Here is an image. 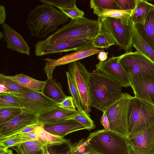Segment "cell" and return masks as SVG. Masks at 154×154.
I'll list each match as a JSON object with an SVG mask.
<instances>
[{"label":"cell","mask_w":154,"mask_h":154,"mask_svg":"<svg viewBox=\"0 0 154 154\" xmlns=\"http://www.w3.org/2000/svg\"><path fill=\"white\" fill-rule=\"evenodd\" d=\"M122 86L117 81L95 70L90 72L89 89L90 106L104 112L120 97Z\"/></svg>","instance_id":"obj_1"},{"label":"cell","mask_w":154,"mask_h":154,"mask_svg":"<svg viewBox=\"0 0 154 154\" xmlns=\"http://www.w3.org/2000/svg\"><path fill=\"white\" fill-rule=\"evenodd\" d=\"M69 18L60 10L43 3L30 11L26 24L32 36L42 38L56 30L58 26L66 22Z\"/></svg>","instance_id":"obj_2"},{"label":"cell","mask_w":154,"mask_h":154,"mask_svg":"<svg viewBox=\"0 0 154 154\" xmlns=\"http://www.w3.org/2000/svg\"><path fill=\"white\" fill-rule=\"evenodd\" d=\"M97 20L85 17L79 20L71 19L67 24L44 40L48 43L75 39L91 40L100 31Z\"/></svg>","instance_id":"obj_3"},{"label":"cell","mask_w":154,"mask_h":154,"mask_svg":"<svg viewBox=\"0 0 154 154\" xmlns=\"http://www.w3.org/2000/svg\"><path fill=\"white\" fill-rule=\"evenodd\" d=\"M86 140L101 154H128L127 138L110 130L97 131L91 133Z\"/></svg>","instance_id":"obj_4"},{"label":"cell","mask_w":154,"mask_h":154,"mask_svg":"<svg viewBox=\"0 0 154 154\" xmlns=\"http://www.w3.org/2000/svg\"><path fill=\"white\" fill-rule=\"evenodd\" d=\"M154 124V105L132 97L128 112V135L140 131Z\"/></svg>","instance_id":"obj_5"},{"label":"cell","mask_w":154,"mask_h":154,"mask_svg":"<svg viewBox=\"0 0 154 154\" xmlns=\"http://www.w3.org/2000/svg\"><path fill=\"white\" fill-rule=\"evenodd\" d=\"M102 30L109 34L119 50L126 52L131 51L133 34L131 25L123 24L118 18L110 17H98L97 20Z\"/></svg>","instance_id":"obj_6"},{"label":"cell","mask_w":154,"mask_h":154,"mask_svg":"<svg viewBox=\"0 0 154 154\" xmlns=\"http://www.w3.org/2000/svg\"><path fill=\"white\" fill-rule=\"evenodd\" d=\"M132 96L127 93H122L119 98L105 112L108 118L110 130L127 138L128 112Z\"/></svg>","instance_id":"obj_7"},{"label":"cell","mask_w":154,"mask_h":154,"mask_svg":"<svg viewBox=\"0 0 154 154\" xmlns=\"http://www.w3.org/2000/svg\"><path fill=\"white\" fill-rule=\"evenodd\" d=\"M93 46L92 39H75L48 43L44 40L40 41L35 45L36 56L72 51H79Z\"/></svg>","instance_id":"obj_8"},{"label":"cell","mask_w":154,"mask_h":154,"mask_svg":"<svg viewBox=\"0 0 154 154\" xmlns=\"http://www.w3.org/2000/svg\"><path fill=\"white\" fill-rule=\"evenodd\" d=\"M68 71L72 75L78 90L82 107L88 113L91 110L89 89L90 72L83 64L78 61L69 63Z\"/></svg>","instance_id":"obj_9"},{"label":"cell","mask_w":154,"mask_h":154,"mask_svg":"<svg viewBox=\"0 0 154 154\" xmlns=\"http://www.w3.org/2000/svg\"><path fill=\"white\" fill-rule=\"evenodd\" d=\"M22 102L25 110L38 115L58 106L53 101L44 95L41 91L30 90L27 92L17 93L11 92Z\"/></svg>","instance_id":"obj_10"},{"label":"cell","mask_w":154,"mask_h":154,"mask_svg":"<svg viewBox=\"0 0 154 154\" xmlns=\"http://www.w3.org/2000/svg\"><path fill=\"white\" fill-rule=\"evenodd\" d=\"M119 62L130 77L142 71L154 75V63L137 51L120 56Z\"/></svg>","instance_id":"obj_11"},{"label":"cell","mask_w":154,"mask_h":154,"mask_svg":"<svg viewBox=\"0 0 154 154\" xmlns=\"http://www.w3.org/2000/svg\"><path fill=\"white\" fill-rule=\"evenodd\" d=\"M130 78L134 97L154 105V75L142 71Z\"/></svg>","instance_id":"obj_12"},{"label":"cell","mask_w":154,"mask_h":154,"mask_svg":"<svg viewBox=\"0 0 154 154\" xmlns=\"http://www.w3.org/2000/svg\"><path fill=\"white\" fill-rule=\"evenodd\" d=\"M127 140L137 154H154V124L128 135Z\"/></svg>","instance_id":"obj_13"},{"label":"cell","mask_w":154,"mask_h":154,"mask_svg":"<svg viewBox=\"0 0 154 154\" xmlns=\"http://www.w3.org/2000/svg\"><path fill=\"white\" fill-rule=\"evenodd\" d=\"M103 51L104 50L100 49L93 46L85 50L67 54L57 59H45L47 62L44 68V71L48 79L52 78L54 70L57 66L77 61Z\"/></svg>","instance_id":"obj_14"},{"label":"cell","mask_w":154,"mask_h":154,"mask_svg":"<svg viewBox=\"0 0 154 154\" xmlns=\"http://www.w3.org/2000/svg\"><path fill=\"white\" fill-rule=\"evenodd\" d=\"M120 56L108 57L95 65L96 70L101 72L118 81L122 87L131 86L129 75L119 62Z\"/></svg>","instance_id":"obj_15"},{"label":"cell","mask_w":154,"mask_h":154,"mask_svg":"<svg viewBox=\"0 0 154 154\" xmlns=\"http://www.w3.org/2000/svg\"><path fill=\"white\" fill-rule=\"evenodd\" d=\"M19 115L5 123L0 124V138L8 136L26 126L39 123L38 115L23 109Z\"/></svg>","instance_id":"obj_16"},{"label":"cell","mask_w":154,"mask_h":154,"mask_svg":"<svg viewBox=\"0 0 154 154\" xmlns=\"http://www.w3.org/2000/svg\"><path fill=\"white\" fill-rule=\"evenodd\" d=\"M2 26L4 40L7 44V48L19 53L29 55L30 48L20 34L5 23Z\"/></svg>","instance_id":"obj_17"},{"label":"cell","mask_w":154,"mask_h":154,"mask_svg":"<svg viewBox=\"0 0 154 154\" xmlns=\"http://www.w3.org/2000/svg\"><path fill=\"white\" fill-rule=\"evenodd\" d=\"M79 112L77 110L66 109L58 106L38 115L37 120L42 125L56 123L73 119Z\"/></svg>","instance_id":"obj_18"},{"label":"cell","mask_w":154,"mask_h":154,"mask_svg":"<svg viewBox=\"0 0 154 154\" xmlns=\"http://www.w3.org/2000/svg\"><path fill=\"white\" fill-rule=\"evenodd\" d=\"M44 129L54 135L64 137L70 133L86 129V127L73 119L56 123L43 125Z\"/></svg>","instance_id":"obj_19"},{"label":"cell","mask_w":154,"mask_h":154,"mask_svg":"<svg viewBox=\"0 0 154 154\" xmlns=\"http://www.w3.org/2000/svg\"><path fill=\"white\" fill-rule=\"evenodd\" d=\"M129 21L133 34L132 46L136 49L137 51L154 63V52L140 35L131 17Z\"/></svg>","instance_id":"obj_20"},{"label":"cell","mask_w":154,"mask_h":154,"mask_svg":"<svg viewBox=\"0 0 154 154\" xmlns=\"http://www.w3.org/2000/svg\"><path fill=\"white\" fill-rule=\"evenodd\" d=\"M43 89L41 91L45 96L57 104L61 102L66 97L60 84L52 78L45 81Z\"/></svg>","instance_id":"obj_21"},{"label":"cell","mask_w":154,"mask_h":154,"mask_svg":"<svg viewBox=\"0 0 154 154\" xmlns=\"http://www.w3.org/2000/svg\"><path fill=\"white\" fill-rule=\"evenodd\" d=\"M134 25L142 38L154 52V8L149 14L144 25Z\"/></svg>","instance_id":"obj_22"},{"label":"cell","mask_w":154,"mask_h":154,"mask_svg":"<svg viewBox=\"0 0 154 154\" xmlns=\"http://www.w3.org/2000/svg\"><path fill=\"white\" fill-rule=\"evenodd\" d=\"M38 141L43 146L47 147L54 145L62 144L70 142L64 137L52 134L46 131L43 125L37 126L34 130Z\"/></svg>","instance_id":"obj_23"},{"label":"cell","mask_w":154,"mask_h":154,"mask_svg":"<svg viewBox=\"0 0 154 154\" xmlns=\"http://www.w3.org/2000/svg\"><path fill=\"white\" fill-rule=\"evenodd\" d=\"M154 8V5L147 1L138 0L131 17L133 23L144 25L149 14Z\"/></svg>","instance_id":"obj_24"},{"label":"cell","mask_w":154,"mask_h":154,"mask_svg":"<svg viewBox=\"0 0 154 154\" xmlns=\"http://www.w3.org/2000/svg\"><path fill=\"white\" fill-rule=\"evenodd\" d=\"M133 11L97 8L93 9V13L98 17H110L119 19L123 24L128 25Z\"/></svg>","instance_id":"obj_25"},{"label":"cell","mask_w":154,"mask_h":154,"mask_svg":"<svg viewBox=\"0 0 154 154\" xmlns=\"http://www.w3.org/2000/svg\"><path fill=\"white\" fill-rule=\"evenodd\" d=\"M8 76L20 86L37 91H42L45 82V81L38 80L22 74Z\"/></svg>","instance_id":"obj_26"},{"label":"cell","mask_w":154,"mask_h":154,"mask_svg":"<svg viewBox=\"0 0 154 154\" xmlns=\"http://www.w3.org/2000/svg\"><path fill=\"white\" fill-rule=\"evenodd\" d=\"M69 90L72 95L75 108L80 112H85L82 109L80 95L73 79L69 71L66 72Z\"/></svg>","instance_id":"obj_27"},{"label":"cell","mask_w":154,"mask_h":154,"mask_svg":"<svg viewBox=\"0 0 154 154\" xmlns=\"http://www.w3.org/2000/svg\"><path fill=\"white\" fill-rule=\"evenodd\" d=\"M12 107L23 109L22 101L10 93H0V108Z\"/></svg>","instance_id":"obj_28"},{"label":"cell","mask_w":154,"mask_h":154,"mask_svg":"<svg viewBox=\"0 0 154 154\" xmlns=\"http://www.w3.org/2000/svg\"><path fill=\"white\" fill-rule=\"evenodd\" d=\"M92 44L93 46L100 48H107L111 46L115 45L111 37L102 30H100L99 33L92 38Z\"/></svg>","instance_id":"obj_29"},{"label":"cell","mask_w":154,"mask_h":154,"mask_svg":"<svg viewBox=\"0 0 154 154\" xmlns=\"http://www.w3.org/2000/svg\"><path fill=\"white\" fill-rule=\"evenodd\" d=\"M0 83L3 84L12 92L22 93L31 90L20 86L10 79L8 76L2 73L0 74Z\"/></svg>","instance_id":"obj_30"},{"label":"cell","mask_w":154,"mask_h":154,"mask_svg":"<svg viewBox=\"0 0 154 154\" xmlns=\"http://www.w3.org/2000/svg\"><path fill=\"white\" fill-rule=\"evenodd\" d=\"M19 108L8 107L0 108V124L7 122L16 117L22 112Z\"/></svg>","instance_id":"obj_31"},{"label":"cell","mask_w":154,"mask_h":154,"mask_svg":"<svg viewBox=\"0 0 154 154\" xmlns=\"http://www.w3.org/2000/svg\"><path fill=\"white\" fill-rule=\"evenodd\" d=\"M31 141L22 135L14 137L0 140V149L7 150L11 147L18 146L23 143Z\"/></svg>","instance_id":"obj_32"},{"label":"cell","mask_w":154,"mask_h":154,"mask_svg":"<svg viewBox=\"0 0 154 154\" xmlns=\"http://www.w3.org/2000/svg\"><path fill=\"white\" fill-rule=\"evenodd\" d=\"M91 8L104 9L121 10L115 0H91L90 2Z\"/></svg>","instance_id":"obj_33"},{"label":"cell","mask_w":154,"mask_h":154,"mask_svg":"<svg viewBox=\"0 0 154 154\" xmlns=\"http://www.w3.org/2000/svg\"><path fill=\"white\" fill-rule=\"evenodd\" d=\"M50 154H74L70 142L48 147Z\"/></svg>","instance_id":"obj_34"},{"label":"cell","mask_w":154,"mask_h":154,"mask_svg":"<svg viewBox=\"0 0 154 154\" xmlns=\"http://www.w3.org/2000/svg\"><path fill=\"white\" fill-rule=\"evenodd\" d=\"M73 119L85 126L87 130L90 131L95 127L94 122L88 114L86 112H79Z\"/></svg>","instance_id":"obj_35"},{"label":"cell","mask_w":154,"mask_h":154,"mask_svg":"<svg viewBox=\"0 0 154 154\" xmlns=\"http://www.w3.org/2000/svg\"><path fill=\"white\" fill-rule=\"evenodd\" d=\"M39 1L57 8H71L77 7L75 0H40Z\"/></svg>","instance_id":"obj_36"},{"label":"cell","mask_w":154,"mask_h":154,"mask_svg":"<svg viewBox=\"0 0 154 154\" xmlns=\"http://www.w3.org/2000/svg\"><path fill=\"white\" fill-rule=\"evenodd\" d=\"M57 8L71 19L79 20L84 17V12L77 7L71 8Z\"/></svg>","instance_id":"obj_37"},{"label":"cell","mask_w":154,"mask_h":154,"mask_svg":"<svg viewBox=\"0 0 154 154\" xmlns=\"http://www.w3.org/2000/svg\"><path fill=\"white\" fill-rule=\"evenodd\" d=\"M121 10H134L136 6L138 0H115Z\"/></svg>","instance_id":"obj_38"},{"label":"cell","mask_w":154,"mask_h":154,"mask_svg":"<svg viewBox=\"0 0 154 154\" xmlns=\"http://www.w3.org/2000/svg\"><path fill=\"white\" fill-rule=\"evenodd\" d=\"M40 125L42 124L40 123H38L28 126L13 133L8 136L0 138V140L19 136L23 134L34 130L37 126Z\"/></svg>","instance_id":"obj_39"},{"label":"cell","mask_w":154,"mask_h":154,"mask_svg":"<svg viewBox=\"0 0 154 154\" xmlns=\"http://www.w3.org/2000/svg\"><path fill=\"white\" fill-rule=\"evenodd\" d=\"M57 105L58 106L64 109L71 110H76L71 96H66L62 101L57 104Z\"/></svg>","instance_id":"obj_40"},{"label":"cell","mask_w":154,"mask_h":154,"mask_svg":"<svg viewBox=\"0 0 154 154\" xmlns=\"http://www.w3.org/2000/svg\"><path fill=\"white\" fill-rule=\"evenodd\" d=\"M11 148L14 150L17 154H33L29 150L25 143ZM39 154H42V152Z\"/></svg>","instance_id":"obj_41"},{"label":"cell","mask_w":154,"mask_h":154,"mask_svg":"<svg viewBox=\"0 0 154 154\" xmlns=\"http://www.w3.org/2000/svg\"><path fill=\"white\" fill-rule=\"evenodd\" d=\"M100 123L107 131L110 130V126L109 120L106 112H103V115L100 120Z\"/></svg>","instance_id":"obj_42"},{"label":"cell","mask_w":154,"mask_h":154,"mask_svg":"<svg viewBox=\"0 0 154 154\" xmlns=\"http://www.w3.org/2000/svg\"><path fill=\"white\" fill-rule=\"evenodd\" d=\"M6 17V14L5 7L3 5H0V24L2 25L5 23Z\"/></svg>","instance_id":"obj_43"},{"label":"cell","mask_w":154,"mask_h":154,"mask_svg":"<svg viewBox=\"0 0 154 154\" xmlns=\"http://www.w3.org/2000/svg\"><path fill=\"white\" fill-rule=\"evenodd\" d=\"M85 153L87 154H101L94 150L89 144L85 139Z\"/></svg>","instance_id":"obj_44"},{"label":"cell","mask_w":154,"mask_h":154,"mask_svg":"<svg viewBox=\"0 0 154 154\" xmlns=\"http://www.w3.org/2000/svg\"><path fill=\"white\" fill-rule=\"evenodd\" d=\"M108 57V53L102 51L98 53L97 56L98 59L101 61H104L107 60Z\"/></svg>","instance_id":"obj_45"},{"label":"cell","mask_w":154,"mask_h":154,"mask_svg":"<svg viewBox=\"0 0 154 154\" xmlns=\"http://www.w3.org/2000/svg\"><path fill=\"white\" fill-rule=\"evenodd\" d=\"M11 92L3 84L0 83V93H10Z\"/></svg>","instance_id":"obj_46"},{"label":"cell","mask_w":154,"mask_h":154,"mask_svg":"<svg viewBox=\"0 0 154 154\" xmlns=\"http://www.w3.org/2000/svg\"><path fill=\"white\" fill-rule=\"evenodd\" d=\"M128 154H137L134 149L131 145L128 142Z\"/></svg>","instance_id":"obj_47"},{"label":"cell","mask_w":154,"mask_h":154,"mask_svg":"<svg viewBox=\"0 0 154 154\" xmlns=\"http://www.w3.org/2000/svg\"><path fill=\"white\" fill-rule=\"evenodd\" d=\"M42 154H50L46 146H43L42 148Z\"/></svg>","instance_id":"obj_48"},{"label":"cell","mask_w":154,"mask_h":154,"mask_svg":"<svg viewBox=\"0 0 154 154\" xmlns=\"http://www.w3.org/2000/svg\"><path fill=\"white\" fill-rule=\"evenodd\" d=\"M1 154H14L12 149H8L4 153Z\"/></svg>","instance_id":"obj_49"},{"label":"cell","mask_w":154,"mask_h":154,"mask_svg":"<svg viewBox=\"0 0 154 154\" xmlns=\"http://www.w3.org/2000/svg\"><path fill=\"white\" fill-rule=\"evenodd\" d=\"M4 36V33L1 31L0 32V39H2Z\"/></svg>","instance_id":"obj_50"},{"label":"cell","mask_w":154,"mask_h":154,"mask_svg":"<svg viewBox=\"0 0 154 154\" xmlns=\"http://www.w3.org/2000/svg\"><path fill=\"white\" fill-rule=\"evenodd\" d=\"M83 154H87V153H83Z\"/></svg>","instance_id":"obj_51"}]
</instances>
